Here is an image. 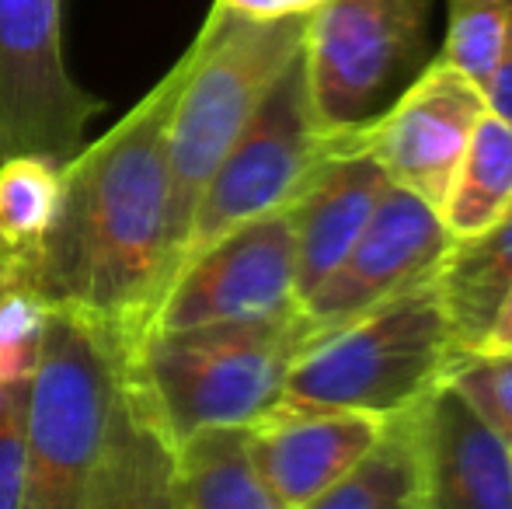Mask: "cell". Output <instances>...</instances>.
Here are the masks:
<instances>
[{"label":"cell","mask_w":512,"mask_h":509,"mask_svg":"<svg viewBox=\"0 0 512 509\" xmlns=\"http://www.w3.org/2000/svg\"><path fill=\"white\" fill-rule=\"evenodd\" d=\"M432 279L450 318L457 356L474 353L512 286V210L488 231L453 241Z\"/></svg>","instance_id":"cell-16"},{"label":"cell","mask_w":512,"mask_h":509,"mask_svg":"<svg viewBox=\"0 0 512 509\" xmlns=\"http://www.w3.org/2000/svg\"><path fill=\"white\" fill-rule=\"evenodd\" d=\"M359 136L363 129L331 133L321 126L314 102H310L304 53H300L286 67V74L272 84L251 123L244 126V133L237 136V143L209 178L196 203L182 262L220 241L234 227L290 210L310 185V178L335 154L352 147Z\"/></svg>","instance_id":"cell-6"},{"label":"cell","mask_w":512,"mask_h":509,"mask_svg":"<svg viewBox=\"0 0 512 509\" xmlns=\"http://www.w3.org/2000/svg\"><path fill=\"white\" fill-rule=\"evenodd\" d=\"M432 0H324L307 14L304 70L331 133L366 129L432 63Z\"/></svg>","instance_id":"cell-7"},{"label":"cell","mask_w":512,"mask_h":509,"mask_svg":"<svg viewBox=\"0 0 512 509\" xmlns=\"http://www.w3.org/2000/svg\"><path fill=\"white\" fill-rule=\"evenodd\" d=\"M53 307L25 283L0 286V387L32 384Z\"/></svg>","instance_id":"cell-22"},{"label":"cell","mask_w":512,"mask_h":509,"mask_svg":"<svg viewBox=\"0 0 512 509\" xmlns=\"http://www.w3.org/2000/svg\"><path fill=\"white\" fill-rule=\"evenodd\" d=\"M25 422L28 384L0 387V509H21L25 499Z\"/></svg>","instance_id":"cell-24"},{"label":"cell","mask_w":512,"mask_h":509,"mask_svg":"<svg viewBox=\"0 0 512 509\" xmlns=\"http://www.w3.org/2000/svg\"><path fill=\"white\" fill-rule=\"evenodd\" d=\"M450 384L512 447V353H464L446 370Z\"/></svg>","instance_id":"cell-23"},{"label":"cell","mask_w":512,"mask_h":509,"mask_svg":"<svg viewBox=\"0 0 512 509\" xmlns=\"http://www.w3.org/2000/svg\"><path fill=\"white\" fill-rule=\"evenodd\" d=\"M304 35L307 14L258 21L213 4L199 35L185 49L189 67L168 126L175 269L189 241L199 196L272 84L304 53Z\"/></svg>","instance_id":"cell-3"},{"label":"cell","mask_w":512,"mask_h":509,"mask_svg":"<svg viewBox=\"0 0 512 509\" xmlns=\"http://www.w3.org/2000/svg\"><path fill=\"white\" fill-rule=\"evenodd\" d=\"M223 11L244 14V18L258 21H276V18H304V14L317 11L324 0H213Z\"/></svg>","instance_id":"cell-25"},{"label":"cell","mask_w":512,"mask_h":509,"mask_svg":"<svg viewBox=\"0 0 512 509\" xmlns=\"http://www.w3.org/2000/svg\"><path fill=\"white\" fill-rule=\"evenodd\" d=\"M478 349H488V353H512V286L506 297H502L492 328H488L485 342H481ZM478 349H474V353H478Z\"/></svg>","instance_id":"cell-27"},{"label":"cell","mask_w":512,"mask_h":509,"mask_svg":"<svg viewBox=\"0 0 512 509\" xmlns=\"http://www.w3.org/2000/svg\"><path fill=\"white\" fill-rule=\"evenodd\" d=\"M63 192V164L46 157L0 161V255H28L49 231Z\"/></svg>","instance_id":"cell-20"},{"label":"cell","mask_w":512,"mask_h":509,"mask_svg":"<svg viewBox=\"0 0 512 509\" xmlns=\"http://www.w3.org/2000/svg\"><path fill=\"white\" fill-rule=\"evenodd\" d=\"M418 509H512V447L450 384L418 405Z\"/></svg>","instance_id":"cell-13"},{"label":"cell","mask_w":512,"mask_h":509,"mask_svg":"<svg viewBox=\"0 0 512 509\" xmlns=\"http://www.w3.org/2000/svg\"><path fill=\"white\" fill-rule=\"evenodd\" d=\"M293 311H300L297 241L290 210H279L234 227L199 255L185 258L147 328L175 332L220 321L283 318Z\"/></svg>","instance_id":"cell-9"},{"label":"cell","mask_w":512,"mask_h":509,"mask_svg":"<svg viewBox=\"0 0 512 509\" xmlns=\"http://www.w3.org/2000/svg\"><path fill=\"white\" fill-rule=\"evenodd\" d=\"M102 109L67 67L60 0H0V161H74Z\"/></svg>","instance_id":"cell-8"},{"label":"cell","mask_w":512,"mask_h":509,"mask_svg":"<svg viewBox=\"0 0 512 509\" xmlns=\"http://www.w3.org/2000/svg\"><path fill=\"white\" fill-rule=\"evenodd\" d=\"M317 335L304 307L283 318L140 332L126 342V387L171 443L251 426L283 401L286 377Z\"/></svg>","instance_id":"cell-2"},{"label":"cell","mask_w":512,"mask_h":509,"mask_svg":"<svg viewBox=\"0 0 512 509\" xmlns=\"http://www.w3.org/2000/svg\"><path fill=\"white\" fill-rule=\"evenodd\" d=\"M88 509H182L175 443L126 387L115 398Z\"/></svg>","instance_id":"cell-15"},{"label":"cell","mask_w":512,"mask_h":509,"mask_svg":"<svg viewBox=\"0 0 512 509\" xmlns=\"http://www.w3.org/2000/svg\"><path fill=\"white\" fill-rule=\"evenodd\" d=\"M391 178L366 150L363 136L335 154L290 206L297 241V293L300 307L338 269L363 227L370 224Z\"/></svg>","instance_id":"cell-14"},{"label":"cell","mask_w":512,"mask_h":509,"mask_svg":"<svg viewBox=\"0 0 512 509\" xmlns=\"http://www.w3.org/2000/svg\"><path fill=\"white\" fill-rule=\"evenodd\" d=\"M446 7V42L436 56L485 91L506 49L512 0H446Z\"/></svg>","instance_id":"cell-21"},{"label":"cell","mask_w":512,"mask_h":509,"mask_svg":"<svg viewBox=\"0 0 512 509\" xmlns=\"http://www.w3.org/2000/svg\"><path fill=\"white\" fill-rule=\"evenodd\" d=\"M4 283H11V276H7V265H4V258H0V286Z\"/></svg>","instance_id":"cell-28"},{"label":"cell","mask_w":512,"mask_h":509,"mask_svg":"<svg viewBox=\"0 0 512 509\" xmlns=\"http://www.w3.org/2000/svg\"><path fill=\"white\" fill-rule=\"evenodd\" d=\"M485 102L492 116H499L502 123L512 126V18H509V35H506V49L499 56V67H495L492 81L485 84Z\"/></svg>","instance_id":"cell-26"},{"label":"cell","mask_w":512,"mask_h":509,"mask_svg":"<svg viewBox=\"0 0 512 509\" xmlns=\"http://www.w3.org/2000/svg\"><path fill=\"white\" fill-rule=\"evenodd\" d=\"M189 56L105 136L63 164V192L42 241L4 258L11 283L49 307H74L136 339L175 276L168 126Z\"/></svg>","instance_id":"cell-1"},{"label":"cell","mask_w":512,"mask_h":509,"mask_svg":"<svg viewBox=\"0 0 512 509\" xmlns=\"http://www.w3.org/2000/svg\"><path fill=\"white\" fill-rule=\"evenodd\" d=\"M182 509H283L251 457L248 426L192 433L175 447Z\"/></svg>","instance_id":"cell-17"},{"label":"cell","mask_w":512,"mask_h":509,"mask_svg":"<svg viewBox=\"0 0 512 509\" xmlns=\"http://www.w3.org/2000/svg\"><path fill=\"white\" fill-rule=\"evenodd\" d=\"M418 405L391 415L377 447L300 509H418Z\"/></svg>","instance_id":"cell-19"},{"label":"cell","mask_w":512,"mask_h":509,"mask_svg":"<svg viewBox=\"0 0 512 509\" xmlns=\"http://www.w3.org/2000/svg\"><path fill=\"white\" fill-rule=\"evenodd\" d=\"M457 360L436 279L314 335L286 377L283 401L391 419L443 384Z\"/></svg>","instance_id":"cell-5"},{"label":"cell","mask_w":512,"mask_h":509,"mask_svg":"<svg viewBox=\"0 0 512 509\" xmlns=\"http://www.w3.org/2000/svg\"><path fill=\"white\" fill-rule=\"evenodd\" d=\"M485 116V91L457 67L432 56L391 109L363 129V143L391 185L439 213L453 171Z\"/></svg>","instance_id":"cell-10"},{"label":"cell","mask_w":512,"mask_h":509,"mask_svg":"<svg viewBox=\"0 0 512 509\" xmlns=\"http://www.w3.org/2000/svg\"><path fill=\"white\" fill-rule=\"evenodd\" d=\"M450 248L453 238L439 213L411 192L387 185L349 255L304 300V314L317 335L345 325L411 286L429 283Z\"/></svg>","instance_id":"cell-11"},{"label":"cell","mask_w":512,"mask_h":509,"mask_svg":"<svg viewBox=\"0 0 512 509\" xmlns=\"http://www.w3.org/2000/svg\"><path fill=\"white\" fill-rule=\"evenodd\" d=\"M512 210V126L488 112L450 178L439 220L453 241L474 238Z\"/></svg>","instance_id":"cell-18"},{"label":"cell","mask_w":512,"mask_h":509,"mask_svg":"<svg viewBox=\"0 0 512 509\" xmlns=\"http://www.w3.org/2000/svg\"><path fill=\"white\" fill-rule=\"evenodd\" d=\"M122 367L119 328L74 307L49 311L42 360L28 384L21 509H88Z\"/></svg>","instance_id":"cell-4"},{"label":"cell","mask_w":512,"mask_h":509,"mask_svg":"<svg viewBox=\"0 0 512 509\" xmlns=\"http://www.w3.org/2000/svg\"><path fill=\"white\" fill-rule=\"evenodd\" d=\"M387 419L279 401L248 426L251 457L283 509H300L345 478L384 436Z\"/></svg>","instance_id":"cell-12"}]
</instances>
